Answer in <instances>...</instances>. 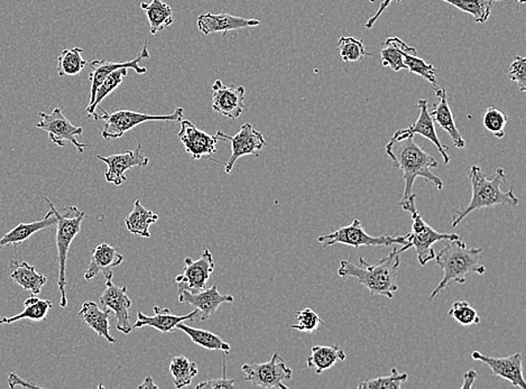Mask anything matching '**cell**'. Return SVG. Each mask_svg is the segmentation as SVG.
<instances>
[{"label": "cell", "mask_w": 526, "mask_h": 389, "mask_svg": "<svg viewBox=\"0 0 526 389\" xmlns=\"http://www.w3.org/2000/svg\"><path fill=\"white\" fill-rule=\"evenodd\" d=\"M385 152L402 172L404 180L401 200L412 196L415 180L418 177L430 182L440 191L444 189V181L431 171V168L438 167V160L414 142L413 135L405 133L404 129H398L386 145Z\"/></svg>", "instance_id": "cell-1"}, {"label": "cell", "mask_w": 526, "mask_h": 389, "mask_svg": "<svg viewBox=\"0 0 526 389\" xmlns=\"http://www.w3.org/2000/svg\"><path fill=\"white\" fill-rule=\"evenodd\" d=\"M401 265V253L394 246L389 255L381 258L376 264H368L364 258H359V264L343 260L339 263L338 276L356 278L359 284L366 287L371 299L374 296H385L389 300L398 291L397 270Z\"/></svg>", "instance_id": "cell-2"}, {"label": "cell", "mask_w": 526, "mask_h": 389, "mask_svg": "<svg viewBox=\"0 0 526 389\" xmlns=\"http://www.w3.org/2000/svg\"><path fill=\"white\" fill-rule=\"evenodd\" d=\"M468 176L473 189L472 198L464 208L453 213L452 228L459 226L462 220L468 217L474 211L502 205L519 206V198L515 196L514 188H510L508 191L502 190V185L506 182L504 168H498L494 175L489 179L478 165H472Z\"/></svg>", "instance_id": "cell-3"}, {"label": "cell", "mask_w": 526, "mask_h": 389, "mask_svg": "<svg viewBox=\"0 0 526 389\" xmlns=\"http://www.w3.org/2000/svg\"><path fill=\"white\" fill-rule=\"evenodd\" d=\"M447 244L436 253V263L443 269L444 276L438 286L432 291L430 299H435L441 292L447 289L451 283L465 284L470 274L483 275L486 272L482 261V248L467 247L464 240H445Z\"/></svg>", "instance_id": "cell-4"}, {"label": "cell", "mask_w": 526, "mask_h": 389, "mask_svg": "<svg viewBox=\"0 0 526 389\" xmlns=\"http://www.w3.org/2000/svg\"><path fill=\"white\" fill-rule=\"evenodd\" d=\"M402 209L409 213L412 218V230L406 235L407 242L404 246L398 249V253H402L407 249L414 248L417 252L418 261L420 265L424 266L428 261H435L436 251L434 245L443 240L460 239L461 237L457 234H443V232L436 231L426 222L422 218L417 208V202H415V194L400 201Z\"/></svg>", "instance_id": "cell-5"}, {"label": "cell", "mask_w": 526, "mask_h": 389, "mask_svg": "<svg viewBox=\"0 0 526 389\" xmlns=\"http://www.w3.org/2000/svg\"><path fill=\"white\" fill-rule=\"evenodd\" d=\"M48 202L50 209H52L55 217H57V248L59 260V280L58 286L60 290L61 300L60 307L66 308L67 307V253L79 232L82 231V225L86 214L79 210L76 206H69V208L62 209V211L55 208L52 201L48 198H44Z\"/></svg>", "instance_id": "cell-6"}, {"label": "cell", "mask_w": 526, "mask_h": 389, "mask_svg": "<svg viewBox=\"0 0 526 389\" xmlns=\"http://www.w3.org/2000/svg\"><path fill=\"white\" fill-rule=\"evenodd\" d=\"M103 115L93 113L96 121L104 122L103 137L106 141L110 139H118L124 136L125 133L130 132L134 127L147 121H181L184 117V108L177 107L169 115H147V113L131 112V110H120L109 113L105 109H101Z\"/></svg>", "instance_id": "cell-7"}, {"label": "cell", "mask_w": 526, "mask_h": 389, "mask_svg": "<svg viewBox=\"0 0 526 389\" xmlns=\"http://www.w3.org/2000/svg\"><path fill=\"white\" fill-rule=\"evenodd\" d=\"M318 242L324 245V247L334 246L336 244L347 245L356 249L365 247H392L404 246L407 242L405 236H380L368 235L365 231L362 222L355 219L349 226L339 228L333 234L320 236Z\"/></svg>", "instance_id": "cell-8"}, {"label": "cell", "mask_w": 526, "mask_h": 389, "mask_svg": "<svg viewBox=\"0 0 526 389\" xmlns=\"http://www.w3.org/2000/svg\"><path fill=\"white\" fill-rule=\"evenodd\" d=\"M241 370L246 375V382L262 388L288 389L284 382L292 379L294 371L287 366L281 354L275 353L271 361L263 363H245Z\"/></svg>", "instance_id": "cell-9"}, {"label": "cell", "mask_w": 526, "mask_h": 389, "mask_svg": "<svg viewBox=\"0 0 526 389\" xmlns=\"http://www.w3.org/2000/svg\"><path fill=\"white\" fill-rule=\"evenodd\" d=\"M41 121L37 122L36 127L48 133L51 142L55 145L65 147L67 142L75 145L79 153H83L86 147L91 146L90 144H82L76 141V136L83 134L82 127H76L71 124V121L63 115L60 108H55L52 113H40Z\"/></svg>", "instance_id": "cell-10"}, {"label": "cell", "mask_w": 526, "mask_h": 389, "mask_svg": "<svg viewBox=\"0 0 526 389\" xmlns=\"http://www.w3.org/2000/svg\"><path fill=\"white\" fill-rule=\"evenodd\" d=\"M216 134L222 138V141H228L232 144L231 159L224 164V173L226 175H231L237 159L246 155H252L258 158L260 156L258 152L263 150V147L266 145V141L263 134L254 128L249 122H246V124L241 126L239 134H236L235 136H229V135L223 133L222 130H218Z\"/></svg>", "instance_id": "cell-11"}, {"label": "cell", "mask_w": 526, "mask_h": 389, "mask_svg": "<svg viewBox=\"0 0 526 389\" xmlns=\"http://www.w3.org/2000/svg\"><path fill=\"white\" fill-rule=\"evenodd\" d=\"M114 274H109L106 278V290L100 296V303L116 315V329L118 331L130 335L133 331L130 323V308L131 301L126 286H117L113 282Z\"/></svg>", "instance_id": "cell-12"}, {"label": "cell", "mask_w": 526, "mask_h": 389, "mask_svg": "<svg viewBox=\"0 0 526 389\" xmlns=\"http://www.w3.org/2000/svg\"><path fill=\"white\" fill-rule=\"evenodd\" d=\"M215 261L209 249L203 251L198 261L191 257L184 260V269L177 275L176 282L179 291L199 292L206 289L207 282L210 280L215 270Z\"/></svg>", "instance_id": "cell-13"}, {"label": "cell", "mask_w": 526, "mask_h": 389, "mask_svg": "<svg viewBox=\"0 0 526 389\" xmlns=\"http://www.w3.org/2000/svg\"><path fill=\"white\" fill-rule=\"evenodd\" d=\"M181 128L177 137L180 138L191 159H212L216 153V145L222 138L217 134L212 135L202 132L190 121H181ZM217 162V160H215Z\"/></svg>", "instance_id": "cell-14"}, {"label": "cell", "mask_w": 526, "mask_h": 389, "mask_svg": "<svg viewBox=\"0 0 526 389\" xmlns=\"http://www.w3.org/2000/svg\"><path fill=\"white\" fill-rule=\"evenodd\" d=\"M97 159L107 165V171L105 173L106 180L117 187L127 181L126 171L133 167H145L150 163V159L144 153L141 144H138L134 151L112 156L97 155Z\"/></svg>", "instance_id": "cell-15"}, {"label": "cell", "mask_w": 526, "mask_h": 389, "mask_svg": "<svg viewBox=\"0 0 526 389\" xmlns=\"http://www.w3.org/2000/svg\"><path fill=\"white\" fill-rule=\"evenodd\" d=\"M470 356L474 361L485 363L491 373L498 377L507 380L512 386L526 389V380L523 375V362L520 353L513 354L512 356L494 358L486 356L479 351H472Z\"/></svg>", "instance_id": "cell-16"}, {"label": "cell", "mask_w": 526, "mask_h": 389, "mask_svg": "<svg viewBox=\"0 0 526 389\" xmlns=\"http://www.w3.org/2000/svg\"><path fill=\"white\" fill-rule=\"evenodd\" d=\"M212 110L222 113L229 120L236 121L244 113L245 88L243 86H226L216 80L211 87Z\"/></svg>", "instance_id": "cell-17"}, {"label": "cell", "mask_w": 526, "mask_h": 389, "mask_svg": "<svg viewBox=\"0 0 526 389\" xmlns=\"http://www.w3.org/2000/svg\"><path fill=\"white\" fill-rule=\"evenodd\" d=\"M144 58H150V52H148L147 44L143 46L141 53L134 60L127 62H112L107 60H95L89 63L90 67V74H89V80H90V100H89L88 107L95 101V96L97 89L100 86L101 82H104L105 78L107 77L112 72L120 69H131L137 74H147L146 67L139 66Z\"/></svg>", "instance_id": "cell-18"}, {"label": "cell", "mask_w": 526, "mask_h": 389, "mask_svg": "<svg viewBox=\"0 0 526 389\" xmlns=\"http://www.w3.org/2000/svg\"><path fill=\"white\" fill-rule=\"evenodd\" d=\"M232 302L233 296L220 293L217 284L199 292L179 291V303L189 304L196 308L200 313V321L209 319L222 304Z\"/></svg>", "instance_id": "cell-19"}, {"label": "cell", "mask_w": 526, "mask_h": 389, "mask_svg": "<svg viewBox=\"0 0 526 389\" xmlns=\"http://www.w3.org/2000/svg\"><path fill=\"white\" fill-rule=\"evenodd\" d=\"M199 31L206 35L212 33H224L236 31L246 27H258L261 24L258 19H243V17L233 16L228 12H206L198 17L197 20Z\"/></svg>", "instance_id": "cell-20"}, {"label": "cell", "mask_w": 526, "mask_h": 389, "mask_svg": "<svg viewBox=\"0 0 526 389\" xmlns=\"http://www.w3.org/2000/svg\"><path fill=\"white\" fill-rule=\"evenodd\" d=\"M155 315L153 316L145 315L142 312L137 313V320L133 324L134 329L150 327L159 330L163 333H171L177 329V325L188 320L200 321V313L196 308L186 315H174L169 308H161L154 307Z\"/></svg>", "instance_id": "cell-21"}, {"label": "cell", "mask_w": 526, "mask_h": 389, "mask_svg": "<svg viewBox=\"0 0 526 389\" xmlns=\"http://www.w3.org/2000/svg\"><path fill=\"white\" fill-rule=\"evenodd\" d=\"M417 107L420 110L418 120L414 124L404 128V132L413 135V136L414 135H420V136L427 138L428 141L434 144L436 150L439 152L441 156H443L444 163L445 165L451 163V156L448 154V146L444 145V144L439 141L438 135H436L435 121L432 120L430 112L428 110V100L420 99Z\"/></svg>", "instance_id": "cell-22"}, {"label": "cell", "mask_w": 526, "mask_h": 389, "mask_svg": "<svg viewBox=\"0 0 526 389\" xmlns=\"http://www.w3.org/2000/svg\"><path fill=\"white\" fill-rule=\"evenodd\" d=\"M436 96L438 98V103L435 104L434 110L430 112L432 120L449 134L453 146L462 150L466 147V141L457 128L455 116H453L448 103L447 90L443 88L436 89Z\"/></svg>", "instance_id": "cell-23"}, {"label": "cell", "mask_w": 526, "mask_h": 389, "mask_svg": "<svg viewBox=\"0 0 526 389\" xmlns=\"http://www.w3.org/2000/svg\"><path fill=\"white\" fill-rule=\"evenodd\" d=\"M124 261V256L118 252L117 248L110 246L108 244L98 245L91 253L90 264L88 265L84 278L86 281H91L93 278L103 274L104 276L112 274V268H117Z\"/></svg>", "instance_id": "cell-24"}, {"label": "cell", "mask_w": 526, "mask_h": 389, "mask_svg": "<svg viewBox=\"0 0 526 389\" xmlns=\"http://www.w3.org/2000/svg\"><path fill=\"white\" fill-rule=\"evenodd\" d=\"M57 222L58 219L55 217L52 209H51L46 214L44 219L40 220V222L20 223L14 230L8 231L7 234L0 238V251L8 246H14L16 253L17 246L23 244L25 240L31 238L38 231L48 230V228L57 225Z\"/></svg>", "instance_id": "cell-25"}, {"label": "cell", "mask_w": 526, "mask_h": 389, "mask_svg": "<svg viewBox=\"0 0 526 389\" xmlns=\"http://www.w3.org/2000/svg\"><path fill=\"white\" fill-rule=\"evenodd\" d=\"M10 269L12 280L32 295L40 294L48 283V277L37 273L35 266L29 265L27 261L20 263L17 258H12L10 261Z\"/></svg>", "instance_id": "cell-26"}, {"label": "cell", "mask_w": 526, "mask_h": 389, "mask_svg": "<svg viewBox=\"0 0 526 389\" xmlns=\"http://www.w3.org/2000/svg\"><path fill=\"white\" fill-rule=\"evenodd\" d=\"M78 315L97 335L105 338L110 344H116V339L110 335L109 308L103 310L98 304L87 301L82 304Z\"/></svg>", "instance_id": "cell-27"}, {"label": "cell", "mask_w": 526, "mask_h": 389, "mask_svg": "<svg viewBox=\"0 0 526 389\" xmlns=\"http://www.w3.org/2000/svg\"><path fill=\"white\" fill-rule=\"evenodd\" d=\"M389 41L393 42L398 49L402 51L403 61L411 74H418L420 77L427 80L431 83V86L436 84V70L432 65H428L426 61L417 57V50L413 46L407 45L398 37H389Z\"/></svg>", "instance_id": "cell-28"}, {"label": "cell", "mask_w": 526, "mask_h": 389, "mask_svg": "<svg viewBox=\"0 0 526 389\" xmlns=\"http://www.w3.org/2000/svg\"><path fill=\"white\" fill-rule=\"evenodd\" d=\"M346 353L337 346H315L307 359L309 368L316 370L317 375L333 368L338 362H345Z\"/></svg>", "instance_id": "cell-29"}, {"label": "cell", "mask_w": 526, "mask_h": 389, "mask_svg": "<svg viewBox=\"0 0 526 389\" xmlns=\"http://www.w3.org/2000/svg\"><path fill=\"white\" fill-rule=\"evenodd\" d=\"M159 215L152 210L145 208L141 200H136L134 209L126 215L125 225L127 230L135 236L150 238V227L153 223L158 222Z\"/></svg>", "instance_id": "cell-30"}, {"label": "cell", "mask_w": 526, "mask_h": 389, "mask_svg": "<svg viewBox=\"0 0 526 389\" xmlns=\"http://www.w3.org/2000/svg\"><path fill=\"white\" fill-rule=\"evenodd\" d=\"M52 307L53 303L50 300H41L36 295L29 296L28 299L25 300L24 310L20 315L2 316L0 318V324H12L22 320L41 323V321L46 320V316H48V313Z\"/></svg>", "instance_id": "cell-31"}, {"label": "cell", "mask_w": 526, "mask_h": 389, "mask_svg": "<svg viewBox=\"0 0 526 389\" xmlns=\"http://www.w3.org/2000/svg\"><path fill=\"white\" fill-rule=\"evenodd\" d=\"M141 8L150 23L152 35L162 32L164 28L174 23L172 8L162 0H152L151 3H141Z\"/></svg>", "instance_id": "cell-32"}, {"label": "cell", "mask_w": 526, "mask_h": 389, "mask_svg": "<svg viewBox=\"0 0 526 389\" xmlns=\"http://www.w3.org/2000/svg\"><path fill=\"white\" fill-rule=\"evenodd\" d=\"M177 329L184 332L192 340L193 344L200 346L202 348L223 351L224 354L231 353V345L224 341L219 336L215 335V333L207 331V330L189 327L184 323L177 324Z\"/></svg>", "instance_id": "cell-33"}, {"label": "cell", "mask_w": 526, "mask_h": 389, "mask_svg": "<svg viewBox=\"0 0 526 389\" xmlns=\"http://www.w3.org/2000/svg\"><path fill=\"white\" fill-rule=\"evenodd\" d=\"M198 366L194 362L189 361L184 356H177L169 363V373H171L174 386L182 389L189 386L192 379L198 375Z\"/></svg>", "instance_id": "cell-34"}, {"label": "cell", "mask_w": 526, "mask_h": 389, "mask_svg": "<svg viewBox=\"0 0 526 389\" xmlns=\"http://www.w3.org/2000/svg\"><path fill=\"white\" fill-rule=\"evenodd\" d=\"M474 17L475 22L485 23L491 16L493 3L499 0H439Z\"/></svg>", "instance_id": "cell-35"}, {"label": "cell", "mask_w": 526, "mask_h": 389, "mask_svg": "<svg viewBox=\"0 0 526 389\" xmlns=\"http://www.w3.org/2000/svg\"><path fill=\"white\" fill-rule=\"evenodd\" d=\"M83 50L80 48H71L63 50L58 58V74L60 77L65 75L79 74L88 63L82 58Z\"/></svg>", "instance_id": "cell-36"}, {"label": "cell", "mask_w": 526, "mask_h": 389, "mask_svg": "<svg viewBox=\"0 0 526 389\" xmlns=\"http://www.w3.org/2000/svg\"><path fill=\"white\" fill-rule=\"evenodd\" d=\"M129 69H120L112 72L107 77L105 78L104 82H101L98 89H97L95 101L87 107L86 112L89 116H92L96 113V109L99 107V105L103 103L105 98H107L109 95H112L114 90L122 83V80L127 75Z\"/></svg>", "instance_id": "cell-37"}, {"label": "cell", "mask_w": 526, "mask_h": 389, "mask_svg": "<svg viewBox=\"0 0 526 389\" xmlns=\"http://www.w3.org/2000/svg\"><path fill=\"white\" fill-rule=\"evenodd\" d=\"M338 52L341 54L343 62H358L365 57H372V54L365 49L362 40L353 36H342L338 42Z\"/></svg>", "instance_id": "cell-38"}, {"label": "cell", "mask_w": 526, "mask_h": 389, "mask_svg": "<svg viewBox=\"0 0 526 389\" xmlns=\"http://www.w3.org/2000/svg\"><path fill=\"white\" fill-rule=\"evenodd\" d=\"M409 375L400 373L396 368H392L391 374L374 379L364 380L358 385L359 389H400L407 382Z\"/></svg>", "instance_id": "cell-39"}, {"label": "cell", "mask_w": 526, "mask_h": 389, "mask_svg": "<svg viewBox=\"0 0 526 389\" xmlns=\"http://www.w3.org/2000/svg\"><path fill=\"white\" fill-rule=\"evenodd\" d=\"M508 117L502 110L496 107H490L485 110L483 115V125L496 138L502 139L505 136V127H506Z\"/></svg>", "instance_id": "cell-40"}, {"label": "cell", "mask_w": 526, "mask_h": 389, "mask_svg": "<svg viewBox=\"0 0 526 389\" xmlns=\"http://www.w3.org/2000/svg\"><path fill=\"white\" fill-rule=\"evenodd\" d=\"M448 315L464 327L481 323V316L477 311L464 300L453 303Z\"/></svg>", "instance_id": "cell-41"}, {"label": "cell", "mask_w": 526, "mask_h": 389, "mask_svg": "<svg viewBox=\"0 0 526 389\" xmlns=\"http://www.w3.org/2000/svg\"><path fill=\"white\" fill-rule=\"evenodd\" d=\"M295 316L296 320H298V323L292 324L291 328L299 330L301 332H315L320 328V325L324 323V320H322L320 316L310 307H304L302 310L295 312Z\"/></svg>", "instance_id": "cell-42"}, {"label": "cell", "mask_w": 526, "mask_h": 389, "mask_svg": "<svg viewBox=\"0 0 526 389\" xmlns=\"http://www.w3.org/2000/svg\"><path fill=\"white\" fill-rule=\"evenodd\" d=\"M384 46L385 49L381 52V65L391 67L396 72L406 70L402 51L389 39L384 42Z\"/></svg>", "instance_id": "cell-43"}, {"label": "cell", "mask_w": 526, "mask_h": 389, "mask_svg": "<svg viewBox=\"0 0 526 389\" xmlns=\"http://www.w3.org/2000/svg\"><path fill=\"white\" fill-rule=\"evenodd\" d=\"M508 78L513 82L519 84L521 94L526 92V58L523 57H517L515 60L512 62L510 71H508Z\"/></svg>", "instance_id": "cell-44"}, {"label": "cell", "mask_w": 526, "mask_h": 389, "mask_svg": "<svg viewBox=\"0 0 526 389\" xmlns=\"http://www.w3.org/2000/svg\"><path fill=\"white\" fill-rule=\"evenodd\" d=\"M223 366H224V375H223L222 378L206 380V382L198 384L196 388L197 389H219V388L232 389V388L235 387L236 380L226 378V373H224V371H226V362H224V359H223Z\"/></svg>", "instance_id": "cell-45"}, {"label": "cell", "mask_w": 526, "mask_h": 389, "mask_svg": "<svg viewBox=\"0 0 526 389\" xmlns=\"http://www.w3.org/2000/svg\"><path fill=\"white\" fill-rule=\"evenodd\" d=\"M8 384H10L11 388H16L20 386L27 388H41V386H38V385L27 382V380L20 377V376L15 373H11L10 376H8Z\"/></svg>", "instance_id": "cell-46"}, {"label": "cell", "mask_w": 526, "mask_h": 389, "mask_svg": "<svg viewBox=\"0 0 526 389\" xmlns=\"http://www.w3.org/2000/svg\"><path fill=\"white\" fill-rule=\"evenodd\" d=\"M391 4H392V0H383V2H381V4L379 11H377L375 12V14L373 15L371 17V19H369L367 20L366 24H365V28L371 29L373 27H374L376 20L380 19V16L381 14H383L386 8H388L389 5H391Z\"/></svg>", "instance_id": "cell-47"}, {"label": "cell", "mask_w": 526, "mask_h": 389, "mask_svg": "<svg viewBox=\"0 0 526 389\" xmlns=\"http://www.w3.org/2000/svg\"><path fill=\"white\" fill-rule=\"evenodd\" d=\"M477 378V371L474 370H470L467 371L464 375V383L461 385V389H470L475 386V382H476Z\"/></svg>", "instance_id": "cell-48"}, {"label": "cell", "mask_w": 526, "mask_h": 389, "mask_svg": "<svg viewBox=\"0 0 526 389\" xmlns=\"http://www.w3.org/2000/svg\"><path fill=\"white\" fill-rule=\"evenodd\" d=\"M138 388H159V386L154 383V380H153V378L150 377V376H148V377H146L145 380H144V383L142 385H139Z\"/></svg>", "instance_id": "cell-49"}, {"label": "cell", "mask_w": 526, "mask_h": 389, "mask_svg": "<svg viewBox=\"0 0 526 389\" xmlns=\"http://www.w3.org/2000/svg\"><path fill=\"white\" fill-rule=\"evenodd\" d=\"M526 0H514V3L513 4H516V5H520V4H525Z\"/></svg>", "instance_id": "cell-50"}, {"label": "cell", "mask_w": 526, "mask_h": 389, "mask_svg": "<svg viewBox=\"0 0 526 389\" xmlns=\"http://www.w3.org/2000/svg\"><path fill=\"white\" fill-rule=\"evenodd\" d=\"M402 2V0H396L397 4H400Z\"/></svg>", "instance_id": "cell-51"}]
</instances>
